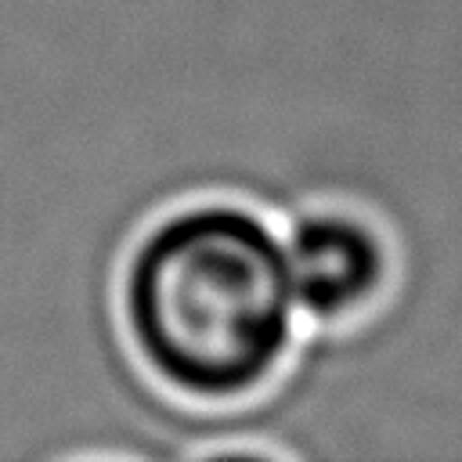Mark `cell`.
I'll return each mask as SVG.
<instances>
[{"mask_svg": "<svg viewBox=\"0 0 462 462\" xmlns=\"http://www.w3.org/2000/svg\"><path fill=\"white\" fill-rule=\"evenodd\" d=\"M119 321L144 375L188 404H238L289 365L303 318L282 227L242 199H184L126 249Z\"/></svg>", "mask_w": 462, "mask_h": 462, "instance_id": "obj_1", "label": "cell"}, {"mask_svg": "<svg viewBox=\"0 0 462 462\" xmlns=\"http://www.w3.org/2000/svg\"><path fill=\"white\" fill-rule=\"evenodd\" d=\"M285 267L303 325L365 318L390 289L393 249L375 220L350 206H310L282 224Z\"/></svg>", "mask_w": 462, "mask_h": 462, "instance_id": "obj_2", "label": "cell"}]
</instances>
